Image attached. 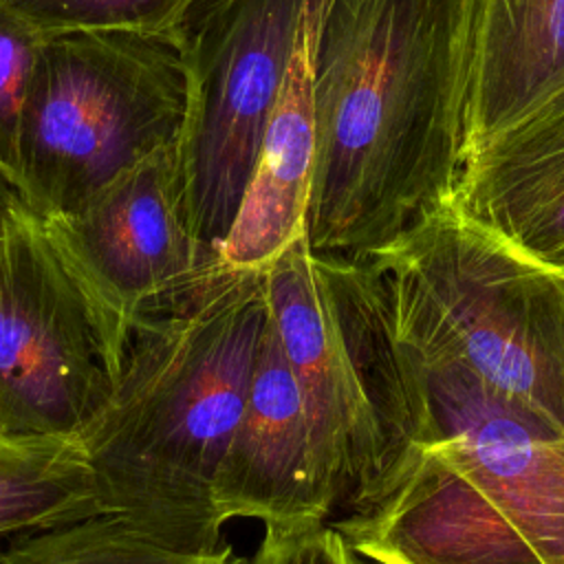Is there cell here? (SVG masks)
I'll return each mask as SVG.
<instances>
[{
    "mask_svg": "<svg viewBox=\"0 0 564 564\" xmlns=\"http://www.w3.org/2000/svg\"><path fill=\"white\" fill-rule=\"evenodd\" d=\"M465 70L467 0H319L304 218L315 256L366 260L449 203Z\"/></svg>",
    "mask_w": 564,
    "mask_h": 564,
    "instance_id": "cell-1",
    "label": "cell"
},
{
    "mask_svg": "<svg viewBox=\"0 0 564 564\" xmlns=\"http://www.w3.org/2000/svg\"><path fill=\"white\" fill-rule=\"evenodd\" d=\"M269 319L264 269L223 267L145 313L79 441L106 513L178 551L223 546L214 480Z\"/></svg>",
    "mask_w": 564,
    "mask_h": 564,
    "instance_id": "cell-2",
    "label": "cell"
},
{
    "mask_svg": "<svg viewBox=\"0 0 564 564\" xmlns=\"http://www.w3.org/2000/svg\"><path fill=\"white\" fill-rule=\"evenodd\" d=\"M419 366L423 438L328 524L375 564H564V434L454 364Z\"/></svg>",
    "mask_w": 564,
    "mask_h": 564,
    "instance_id": "cell-3",
    "label": "cell"
},
{
    "mask_svg": "<svg viewBox=\"0 0 564 564\" xmlns=\"http://www.w3.org/2000/svg\"><path fill=\"white\" fill-rule=\"evenodd\" d=\"M269 317L300 390L333 511H359L427 430L423 372L366 260L315 256L302 229L264 267Z\"/></svg>",
    "mask_w": 564,
    "mask_h": 564,
    "instance_id": "cell-4",
    "label": "cell"
},
{
    "mask_svg": "<svg viewBox=\"0 0 564 564\" xmlns=\"http://www.w3.org/2000/svg\"><path fill=\"white\" fill-rule=\"evenodd\" d=\"M421 364H454L564 434V273L456 214H425L366 258Z\"/></svg>",
    "mask_w": 564,
    "mask_h": 564,
    "instance_id": "cell-5",
    "label": "cell"
},
{
    "mask_svg": "<svg viewBox=\"0 0 564 564\" xmlns=\"http://www.w3.org/2000/svg\"><path fill=\"white\" fill-rule=\"evenodd\" d=\"M187 99V48L172 31L40 35L13 172L24 205L73 216L119 174L178 143Z\"/></svg>",
    "mask_w": 564,
    "mask_h": 564,
    "instance_id": "cell-6",
    "label": "cell"
},
{
    "mask_svg": "<svg viewBox=\"0 0 564 564\" xmlns=\"http://www.w3.org/2000/svg\"><path fill=\"white\" fill-rule=\"evenodd\" d=\"M132 337L57 223L15 207L0 231V434L79 436Z\"/></svg>",
    "mask_w": 564,
    "mask_h": 564,
    "instance_id": "cell-7",
    "label": "cell"
},
{
    "mask_svg": "<svg viewBox=\"0 0 564 564\" xmlns=\"http://www.w3.org/2000/svg\"><path fill=\"white\" fill-rule=\"evenodd\" d=\"M313 2L229 0L183 42L189 62L176 143L183 207L194 238L218 253Z\"/></svg>",
    "mask_w": 564,
    "mask_h": 564,
    "instance_id": "cell-8",
    "label": "cell"
},
{
    "mask_svg": "<svg viewBox=\"0 0 564 564\" xmlns=\"http://www.w3.org/2000/svg\"><path fill=\"white\" fill-rule=\"evenodd\" d=\"M53 220L134 328L225 267L189 229L176 143L119 174L73 216Z\"/></svg>",
    "mask_w": 564,
    "mask_h": 564,
    "instance_id": "cell-9",
    "label": "cell"
},
{
    "mask_svg": "<svg viewBox=\"0 0 564 564\" xmlns=\"http://www.w3.org/2000/svg\"><path fill=\"white\" fill-rule=\"evenodd\" d=\"M214 507L223 522L249 518L273 531L319 527L333 516L317 485L300 390L271 317L214 480Z\"/></svg>",
    "mask_w": 564,
    "mask_h": 564,
    "instance_id": "cell-10",
    "label": "cell"
},
{
    "mask_svg": "<svg viewBox=\"0 0 564 564\" xmlns=\"http://www.w3.org/2000/svg\"><path fill=\"white\" fill-rule=\"evenodd\" d=\"M449 207L516 251L564 273V90L463 161Z\"/></svg>",
    "mask_w": 564,
    "mask_h": 564,
    "instance_id": "cell-11",
    "label": "cell"
},
{
    "mask_svg": "<svg viewBox=\"0 0 564 564\" xmlns=\"http://www.w3.org/2000/svg\"><path fill=\"white\" fill-rule=\"evenodd\" d=\"M560 90L564 0H467L463 161Z\"/></svg>",
    "mask_w": 564,
    "mask_h": 564,
    "instance_id": "cell-12",
    "label": "cell"
},
{
    "mask_svg": "<svg viewBox=\"0 0 564 564\" xmlns=\"http://www.w3.org/2000/svg\"><path fill=\"white\" fill-rule=\"evenodd\" d=\"M317 7L319 0L306 15L238 214L220 245V260L231 269H264L304 229L315 163L311 40Z\"/></svg>",
    "mask_w": 564,
    "mask_h": 564,
    "instance_id": "cell-13",
    "label": "cell"
},
{
    "mask_svg": "<svg viewBox=\"0 0 564 564\" xmlns=\"http://www.w3.org/2000/svg\"><path fill=\"white\" fill-rule=\"evenodd\" d=\"M106 513L79 436L0 434V542Z\"/></svg>",
    "mask_w": 564,
    "mask_h": 564,
    "instance_id": "cell-14",
    "label": "cell"
},
{
    "mask_svg": "<svg viewBox=\"0 0 564 564\" xmlns=\"http://www.w3.org/2000/svg\"><path fill=\"white\" fill-rule=\"evenodd\" d=\"M0 564H245L229 544L192 553L159 544L115 513L18 538L0 549Z\"/></svg>",
    "mask_w": 564,
    "mask_h": 564,
    "instance_id": "cell-15",
    "label": "cell"
},
{
    "mask_svg": "<svg viewBox=\"0 0 564 564\" xmlns=\"http://www.w3.org/2000/svg\"><path fill=\"white\" fill-rule=\"evenodd\" d=\"M40 35L59 31H172L185 0H0Z\"/></svg>",
    "mask_w": 564,
    "mask_h": 564,
    "instance_id": "cell-16",
    "label": "cell"
},
{
    "mask_svg": "<svg viewBox=\"0 0 564 564\" xmlns=\"http://www.w3.org/2000/svg\"><path fill=\"white\" fill-rule=\"evenodd\" d=\"M37 42L40 33L0 2V165L11 178Z\"/></svg>",
    "mask_w": 564,
    "mask_h": 564,
    "instance_id": "cell-17",
    "label": "cell"
},
{
    "mask_svg": "<svg viewBox=\"0 0 564 564\" xmlns=\"http://www.w3.org/2000/svg\"><path fill=\"white\" fill-rule=\"evenodd\" d=\"M245 564H357L344 538L326 522L300 531L264 529L253 555Z\"/></svg>",
    "mask_w": 564,
    "mask_h": 564,
    "instance_id": "cell-18",
    "label": "cell"
},
{
    "mask_svg": "<svg viewBox=\"0 0 564 564\" xmlns=\"http://www.w3.org/2000/svg\"><path fill=\"white\" fill-rule=\"evenodd\" d=\"M229 0H185L178 20L172 29V33L185 42L209 15H214L218 9H223Z\"/></svg>",
    "mask_w": 564,
    "mask_h": 564,
    "instance_id": "cell-19",
    "label": "cell"
},
{
    "mask_svg": "<svg viewBox=\"0 0 564 564\" xmlns=\"http://www.w3.org/2000/svg\"><path fill=\"white\" fill-rule=\"evenodd\" d=\"M20 205H24V200L20 196V189L13 183V178L4 172V167L0 165V231H2L4 223L9 220L11 212Z\"/></svg>",
    "mask_w": 564,
    "mask_h": 564,
    "instance_id": "cell-20",
    "label": "cell"
}]
</instances>
